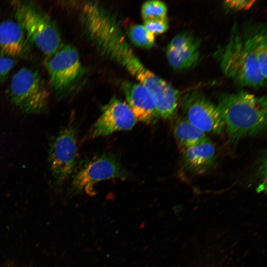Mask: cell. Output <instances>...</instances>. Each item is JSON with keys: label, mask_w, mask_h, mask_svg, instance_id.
Listing matches in <instances>:
<instances>
[{"label": "cell", "mask_w": 267, "mask_h": 267, "mask_svg": "<svg viewBox=\"0 0 267 267\" xmlns=\"http://www.w3.org/2000/svg\"><path fill=\"white\" fill-rule=\"evenodd\" d=\"M224 128L233 142L264 131L267 126V98L246 91L223 93L217 106Z\"/></svg>", "instance_id": "2"}, {"label": "cell", "mask_w": 267, "mask_h": 267, "mask_svg": "<svg viewBox=\"0 0 267 267\" xmlns=\"http://www.w3.org/2000/svg\"><path fill=\"white\" fill-rule=\"evenodd\" d=\"M129 174L116 154L95 155L76 168L72 176L70 191L73 193L94 194V185L111 178L125 179Z\"/></svg>", "instance_id": "6"}, {"label": "cell", "mask_w": 267, "mask_h": 267, "mask_svg": "<svg viewBox=\"0 0 267 267\" xmlns=\"http://www.w3.org/2000/svg\"><path fill=\"white\" fill-rule=\"evenodd\" d=\"M77 129L70 124L51 142L48 153L54 185L60 188L72 176L78 162Z\"/></svg>", "instance_id": "7"}, {"label": "cell", "mask_w": 267, "mask_h": 267, "mask_svg": "<svg viewBox=\"0 0 267 267\" xmlns=\"http://www.w3.org/2000/svg\"><path fill=\"white\" fill-rule=\"evenodd\" d=\"M128 35L131 42L138 47L148 49L155 44V35L149 32L143 25H132L129 29Z\"/></svg>", "instance_id": "17"}, {"label": "cell", "mask_w": 267, "mask_h": 267, "mask_svg": "<svg viewBox=\"0 0 267 267\" xmlns=\"http://www.w3.org/2000/svg\"><path fill=\"white\" fill-rule=\"evenodd\" d=\"M123 89L137 121L149 124L159 117L154 98L146 88L140 84L125 82Z\"/></svg>", "instance_id": "11"}, {"label": "cell", "mask_w": 267, "mask_h": 267, "mask_svg": "<svg viewBox=\"0 0 267 267\" xmlns=\"http://www.w3.org/2000/svg\"><path fill=\"white\" fill-rule=\"evenodd\" d=\"M137 122L128 104L113 98L103 107L102 113L90 129L91 138L106 136L119 131L132 130Z\"/></svg>", "instance_id": "10"}, {"label": "cell", "mask_w": 267, "mask_h": 267, "mask_svg": "<svg viewBox=\"0 0 267 267\" xmlns=\"http://www.w3.org/2000/svg\"><path fill=\"white\" fill-rule=\"evenodd\" d=\"M15 15L27 38L47 58L61 47V35L56 25L36 6L30 3L19 4Z\"/></svg>", "instance_id": "4"}, {"label": "cell", "mask_w": 267, "mask_h": 267, "mask_svg": "<svg viewBox=\"0 0 267 267\" xmlns=\"http://www.w3.org/2000/svg\"><path fill=\"white\" fill-rule=\"evenodd\" d=\"M243 40L254 55L263 76L267 79V34L265 23L247 24L243 29Z\"/></svg>", "instance_id": "13"}, {"label": "cell", "mask_w": 267, "mask_h": 267, "mask_svg": "<svg viewBox=\"0 0 267 267\" xmlns=\"http://www.w3.org/2000/svg\"><path fill=\"white\" fill-rule=\"evenodd\" d=\"M199 46L200 44L177 49L167 47L166 56L170 65L177 71L194 66L199 58Z\"/></svg>", "instance_id": "16"}, {"label": "cell", "mask_w": 267, "mask_h": 267, "mask_svg": "<svg viewBox=\"0 0 267 267\" xmlns=\"http://www.w3.org/2000/svg\"><path fill=\"white\" fill-rule=\"evenodd\" d=\"M9 96L11 102L27 114H39L48 107L49 93L40 74L23 67L11 79Z\"/></svg>", "instance_id": "5"}, {"label": "cell", "mask_w": 267, "mask_h": 267, "mask_svg": "<svg viewBox=\"0 0 267 267\" xmlns=\"http://www.w3.org/2000/svg\"><path fill=\"white\" fill-rule=\"evenodd\" d=\"M167 11L166 5L158 0L147 1L143 4L141 8V13L144 21L166 18Z\"/></svg>", "instance_id": "18"}, {"label": "cell", "mask_w": 267, "mask_h": 267, "mask_svg": "<svg viewBox=\"0 0 267 267\" xmlns=\"http://www.w3.org/2000/svg\"><path fill=\"white\" fill-rule=\"evenodd\" d=\"M223 73L237 85L254 88L266 86L256 59L245 44L241 33L234 24L227 43L214 54Z\"/></svg>", "instance_id": "3"}, {"label": "cell", "mask_w": 267, "mask_h": 267, "mask_svg": "<svg viewBox=\"0 0 267 267\" xmlns=\"http://www.w3.org/2000/svg\"><path fill=\"white\" fill-rule=\"evenodd\" d=\"M82 17L88 36L99 51L120 64L146 88L158 107H167L174 101L177 90L145 67L112 16L98 4L89 2L82 8Z\"/></svg>", "instance_id": "1"}, {"label": "cell", "mask_w": 267, "mask_h": 267, "mask_svg": "<svg viewBox=\"0 0 267 267\" xmlns=\"http://www.w3.org/2000/svg\"><path fill=\"white\" fill-rule=\"evenodd\" d=\"M25 33L18 22L7 20L0 23V56L10 58L23 54L26 49Z\"/></svg>", "instance_id": "14"}, {"label": "cell", "mask_w": 267, "mask_h": 267, "mask_svg": "<svg viewBox=\"0 0 267 267\" xmlns=\"http://www.w3.org/2000/svg\"><path fill=\"white\" fill-rule=\"evenodd\" d=\"M184 117L195 127L206 133L221 134L224 129L217 106L199 90L190 91L181 98Z\"/></svg>", "instance_id": "8"}, {"label": "cell", "mask_w": 267, "mask_h": 267, "mask_svg": "<svg viewBox=\"0 0 267 267\" xmlns=\"http://www.w3.org/2000/svg\"><path fill=\"white\" fill-rule=\"evenodd\" d=\"M182 163L185 170L194 174H201L214 165L216 150L208 138L201 143L182 152Z\"/></svg>", "instance_id": "12"}, {"label": "cell", "mask_w": 267, "mask_h": 267, "mask_svg": "<svg viewBox=\"0 0 267 267\" xmlns=\"http://www.w3.org/2000/svg\"><path fill=\"white\" fill-rule=\"evenodd\" d=\"M143 26L154 35L161 34L166 32L169 29L168 18L145 21Z\"/></svg>", "instance_id": "20"}, {"label": "cell", "mask_w": 267, "mask_h": 267, "mask_svg": "<svg viewBox=\"0 0 267 267\" xmlns=\"http://www.w3.org/2000/svg\"><path fill=\"white\" fill-rule=\"evenodd\" d=\"M255 2L254 0H228L224 1L223 5L228 10L240 11L249 9Z\"/></svg>", "instance_id": "21"}, {"label": "cell", "mask_w": 267, "mask_h": 267, "mask_svg": "<svg viewBox=\"0 0 267 267\" xmlns=\"http://www.w3.org/2000/svg\"><path fill=\"white\" fill-rule=\"evenodd\" d=\"M200 44L197 40L191 34L187 32H183L177 34L171 40L168 47L177 49L182 47L189 46Z\"/></svg>", "instance_id": "19"}, {"label": "cell", "mask_w": 267, "mask_h": 267, "mask_svg": "<svg viewBox=\"0 0 267 267\" xmlns=\"http://www.w3.org/2000/svg\"><path fill=\"white\" fill-rule=\"evenodd\" d=\"M46 69L53 89H62L70 85L80 75L82 66L77 49L70 44L61 45L47 58Z\"/></svg>", "instance_id": "9"}, {"label": "cell", "mask_w": 267, "mask_h": 267, "mask_svg": "<svg viewBox=\"0 0 267 267\" xmlns=\"http://www.w3.org/2000/svg\"><path fill=\"white\" fill-rule=\"evenodd\" d=\"M173 132L181 152L208 138L205 133L194 126L185 118H177L174 121Z\"/></svg>", "instance_id": "15"}, {"label": "cell", "mask_w": 267, "mask_h": 267, "mask_svg": "<svg viewBox=\"0 0 267 267\" xmlns=\"http://www.w3.org/2000/svg\"><path fill=\"white\" fill-rule=\"evenodd\" d=\"M15 64L13 58L0 56V83L6 79Z\"/></svg>", "instance_id": "22"}]
</instances>
